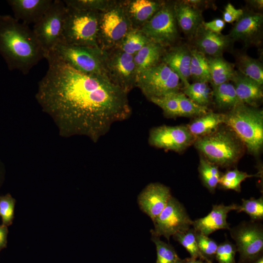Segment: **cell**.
Instances as JSON below:
<instances>
[{"mask_svg":"<svg viewBox=\"0 0 263 263\" xmlns=\"http://www.w3.org/2000/svg\"><path fill=\"white\" fill-rule=\"evenodd\" d=\"M66 7L61 42L100 48L98 43L100 12Z\"/></svg>","mask_w":263,"mask_h":263,"instance_id":"cell-5","label":"cell"},{"mask_svg":"<svg viewBox=\"0 0 263 263\" xmlns=\"http://www.w3.org/2000/svg\"><path fill=\"white\" fill-rule=\"evenodd\" d=\"M157 251L156 263H176L180 260L174 248L169 244L161 240L159 237L151 234Z\"/></svg>","mask_w":263,"mask_h":263,"instance_id":"cell-36","label":"cell"},{"mask_svg":"<svg viewBox=\"0 0 263 263\" xmlns=\"http://www.w3.org/2000/svg\"><path fill=\"white\" fill-rule=\"evenodd\" d=\"M244 10L236 8L231 3L225 6L223 14V20L225 22L231 23L236 21L243 15Z\"/></svg>","mask_w":263,"mask_h":263,"instance_id":"cell-43","label":"cell"},{"mask_svg":"<svg viewBox=\"0 0 263 263\" xmlns=\"http://www.w3.org/2000/svg\"><path fill=\"white\" fill-rule=\"evenodd\" d=\"M183 93L196 104L207 107L212 97V89L206 82H194L183 87Z\"/></svg>","mask_w":263,"mask_h":263,"instance_id":"cell-30","label":"cell"},{"mask_svg":"<svg viewBox=\"0 0 263 263\" xmlns=\"http://www.w3.org/2000/svg\"><path fill=\"white\" fill-rule=\"evenodd\" d=\"M164 1L133 0L124 1L133 28L140 29L159 10Z\"/></svg>","mask_w":263,"mask_h":263,"instance_id":"cell-23","label":"cell"},{"mask_svg":"<svg viewBox=\"0 0 263 263\" xmlns=\"http://www.w3.org/2000/svg\"><path fill=\"white\" fill-rule=\"evenodd\" d=\"M231 81L240 102L256 107L263 99V85L237 70Z\"/></svg>","mask_w":263,"mask_h":263,"instance_id":"cell-22","label":"cell"},{"mask_svg":"<svg viewBox=\"0 0 263 263\" xmlns=\"http://www.w3.org/2000/svg\"><path fill=\"white\" fill-rule=\"evenodd\" d=\"M150 40L166 47L179 38L173 2H164L159 10L139 29Z\"/></svg>","mask_w":263,"mask_h":263,"instance_id":"cell-10","label":"cell"},{"mask_svg":"<svg viewBox=\"0 0 263 263\" xmlns=\"http://www.w3.org/2000/svg\"><path fill=\"white\" fill-rule=\"evenodd\" d=\"M67 7L63 1L53 0L50 7L32 29L44 55V58L62 42Z\"/></svg>","mask_w":263,"mask_h":263,"instance_id":"cell-9","label":"cell"},{"mask_svg":"<svg viewBox=\"0 0 263 263\" xmlns=\"http://www.w3.org/2000/svg\"><path fill=\"white\" fill-rule=\"evenodd\" d=\"M0 55L10 70L26 75L44 58L33 30L10 15H0Z\"/></svg>","mask_w":263,"mask_h":263,"instance_id":"cell-2","label":"cell"},{"mask_svg":"<svg viewBox=\"0 0 263 263\" xmlns=\"http://www.w3.org/2000/svg\"><path fill=\"white\" fill-rule=\"evenodd\" d=\"M257 176L258 174H248L237 169L228 170L221 175L219 184L225 189H231L237 192L241 191L242 182L247 178Z\"/></svg>","mask_w":263,"mask_h":263,"instance_id":"cell-35","label":"cell"},{"mask_svg":"<svg viewBox=\"0 0 263 263\" xmlns=\"http://www.w3.org/2000/svg\"><path fill=\"white\" fill-rule=\"evenodd\" d=\"M195 140L186 126L162 125L154 127L149 132L148 142L152 147L180 152Z\"/></svg>","mask_w":263,"mask_h":263,"instance_id":"cell-14","label":"cell"},{"mask_svg":"<svg viewBox=\"0 0 263 263\" xmlns=\"http://www.w3.org/2000/svg\"><path fill=\"white\" fill-rule=\"evenodd\" d=\"M184 260V263H212L202 261L201 260H197V259H193L191 258H187Z\"/></svg>","mask_w":263,"mask_h":263,"instance_id":"cell-48","label":"cell"},{"mask_svg":"<svg viewBox=\"0 0 263 263\" xmlns=\"http://www.w3.org/2000/svg\"><path fill=\"white\" fill-rule=\"evenodd\" d=\"M182 85L178 75L161 61L139 73L136 83L149 100L179 92Z\"/></svg>","mask_w":263,"mask_h":263,"instance_id":"cell-8","label":"cell"},{"mask_svg":"<svg viewBox=\"0 0 263 263\" xmlns=\"http://www.w3.org/2000/svg\"><path fill=\"white\" fill-rule=\"evenodd\" d=\"M172 237L186 248L191 258L199 259L202 261L212 263L209 259L205 257L200 251L196 241V232L193 228H190L187 231L177 233Z\"/></svg>","mask_w":263,"mask_h":263,"instance_id":"cell-33","label":"cell"},{"mask_svg":"<svg viewBox=\"0 0 263 263\" xmlns=\"http://www.w3.org/2000/svg\"><path fill=\"white\" fill-rule=\"evenodd\" d=\"M48 69L35 97L63 137L83 135L96 142L112 125L131 115L128 93L107 75L87 74L49 55Z\"/></svg>","mask_w":263,"mask_h":263,"instance_id":"cell-1","label":"cell"},{"mask_svg":"<svg viewBox=\"0 0 263 263\" xmlns=\"http://www.w3.org/2000/svg\"><path fill=\"white\" fill-rule=\"evenodd\" d=\"M236 65L237 71L260 84H263V65L261 61L246 54H239L236 56Z\"/></svg>","mask_w":263,"mask_h":263,"instance_id":"cell-28","label":"cell"},{"mask_svg":"<svg viewBox=\"0 0 263 263\" xmlns=\"http://www.w3.org/2000/svg\"><path fill=\"white\" fill-rule=\"evenodd\" d=\"M247 2L254 8L261 10L263 7V0H248Z\"/></svg>","mask_w":263,"mask_h":263,"instance_id":"cell-47","label":"cell"},{"mask_svg":"<svg viewBox=\"0 0 263 263\" xmlns=\"http://www.w3.org/2000/svg\"><path fill=\"white\" fill-rule=\"evenodd\" d=\"M191 40L194 49L207 57H211L222 56L224 53L230 49L234 43L228 35L210 31L205 29L203 24Z\"/></svg>","mask_w":263,"mask_h":263,"instance_id":"cell-17","label":"cell"},{"mask_svg":"<svg viewBox=\"0 0 263 263\" xmlns=\"http://www.w3.org/2000/svg\"><path fill=\"white\" fill-rule=\"evenodd\" d=\"M224 113L208 112L198 116L187 127L191 134L196 138L216 130L219 125L224 123Z\"/></svg>","mask_w":263,"mask_h":263,"instance_id":"cell-25","label":"cell"},{"mask_svg":"<svg viewBox=\"0 0 263 263\" xmlns=\"http://www.w3.org/2000/svg\"><path fill=\"white\" fill-rule=\"evenodd\" d=\"M171 196L169 187L159 183H151L140 193L137 202L140 209L153 221L166 207Z\"/></svg>","mask_w":263,"mask_h":263,"instance_id":"cell-16","label":"cell"},{"mask_svg":"<svg viewBox=\"0 0 263 263\" xmlns=\"http://www.w3.org/2000/svg\"><path fill=\"white\" fill-rule=\"evenodd\" d=\"M249 263H263V257L261 256L256 260Z\"/></svg>","mask_w":263,"mask_h":263,"instance_id":"cell-49","label":"cell"},{"mask_svg":"<svg viewBox=\"0 0 263 263\" xmlns=\"http://www.w3.org/2000/svg\"><path fill=\"white\" fill-rule=\"evenodd\" d=\"M49 55L81 72L87 74L107 75L105 51L100 48L60 42Z\"/></svg>","mask_w":263,"mask_h":263,"instance_id":"cell-6","label":"cell"},{"mask_svg":"<svg viewBox=\"0 0 263 263\" xmlns=\"http://www.w3.org/2000/svg\"><path fill=\"white\" fill-rule=\"evenodd\" d=\"M152 222L154 229L150 230L151 234L164 236L168 241L171 236L189 229L193 223L184 206L172 196Z\"/></svg>","mask_w":263,"mask_h":263,"instance_id":"cell-11","label":"cell"},{"mask_svg":"<svg viewBox=\"0 0 263 263\" xmlns=\"http://www.w3.org/2000/svg\"><path fill=\"white\" fill-rule=\"evenodd\" d=\"M16 203V199L10 193L0 195V217L2 225L7 226L12 225Z\"/></svg>","mask_w":263,"mask_h":263,"instance_id":"cell-40","label":"cell"},{"mask_svg":"<svg viewBox=\"0 0 263 263\" xmlns=\"http://www.w3.org/2000/svg\"><path fill=\"white\" fill-rule=\"evenodd\" d=\"M207 57L212 86L232 80L236 73L233 64L226 61L222 56Z\"/></svg>","mask_w":263,"mask_h":263,"instance_id":"cell-26","label":"cell"},{"mask_svg":"<svg viewBox=\"0 0 263 263\" xmlns=\"http://www.w3.org/2000/svg\"><path fill=\"white\" fill-rule=\"evenodd\" d=\"M180 116H201L208 111L207 107L200 106L188 98L183 92L176 93Z\"/></svg>","mask_w":263,"mask_h":263,"instance_id":"cell-37","label":"cell"},{"mask_svg":"<svg viewBox=\"0 0 263 263\" xmlns=\"http://www.w3.org/2000/svg\"><path fill=\"white\" fill-rule=\"evenodd\" d=\"M204 27L212 32L221 33L225 25V21L220 19H216L212 20L203 22Z\"/></svg>","mask_w":263,"mask_h":263,"instance_id":"cell-44","label":"cell"},{"mask_svg":"<svg viewBox=\"0 0 263 263\" xmlns=\"http://www.w3.org/2000/svg\"><path fill=\"white\" fill-rule=\"evenodd\" d=\"M198 170L204 185L210 191H214L221 176L218 167L207 159L201 158Z\"/></svg>","mask_w":263,"mask_h":263,"instance_id":"cell-32","label":"cell"},{"mask_svg":"<svg viewBox=\"0 0 263 263\" xmlns=\"http://www.w3.org/2000/svg\"><path fill=\"white\" fill-rule=\"evenodd\" d=\"M263 25L262 13L244 11L228 35L233 42L241 41L246 45L258 44L261 41Z\"/></svg>","mask_w":263,"mask_h":263,"instance_id":"cell-15","label":"cell"},{"mask_svg":"<svg viewBox=\"0 0 263 263\" xmlns=\"http://www.w3.org/2000/svg\"><path fill=\"white\" fill-rule=\"evenodd\" d=\"M133 28L124 1H118L111 8L100 13L98 43L107 51L116 48L126 34Z\"/></svg>","mask_w":263,"mask_h":263,"instance_id":"cell-7","label":"cell"},{"mask_svg":"<svg viewBox=\"0 0 263 263\" xmlns=\"http://www.w3.org/2000/svg\"><path fill=\"white\" fill-rule=\"evenodd\" d=\"M229 230L240 254V263H249L261 257L263 250V230L261 225L243 223Z\"/></svg>","mask_w":263,"mask_h":263,"instance_id":"cell-12","label":"cell"},{"mask_svg":"<svg viewBox=\"0 0 263 263\" xmlns=\"http://www.w3.org/2000/svg\"><path fill=\"white\" fill-rule=\"evenodd\" d=\"M189 73L190 78L194 82H211L207 57L194 48L191 49Z\"/></svg>","mask_w":263,"mask_h":263,"instance_id":"cell-29","label":"cell"},{"mask_svg":"<svg viewBox=\"0 0 263 263\" xmlns=\"http://www.w3.org/2000/svg\"><path fill=\"white\" fill-rule=\"evenodd\" d=\"M212 87V97L218 108L231 110L243 104L238 99L232 83L227 82Z\"/></svg>","mask_w":263,"mask_h":263,"instance_id":"cell-27","label":"cell"},{"mask_svg":"<svg viewBox=\"0 0 263 263\" xmlns=\"http://www.w3.org/2000/svg\"><path fill=\"white\" fill-rule=\"evenodd\" d=\"M150 40L139 29L132 28L123 38L116 48L134 56Z\"/></svg>","mask_w":263,"mask_h":263,"instance_id":"cell-31","label":"cell"},{"mask_svg":"<svg viewBox=\"0 0 263 263\" xmlns=\"http://www.w3.org/2000/svg\"><path fill=\"white\" fill-rule=\"evenodd\" d=\"M176 93H171L161 97L152 98L150 100L160 107L167 117L173 118L180 116Z\"/></svg>","mask_w":263,"mask_h":263,"instance_id":"cell-38","label":"cell"},{"mask_svg":"<svg viewBox=\"0 0 263 263\" xmlns=\"http://www.w3.org/2000/svg\"><path fill=\"white\" fill-rule=\"evenodd\" d=\"M14 18L26 24H36L53 3L52 0H9Z\"/></svg>","mask_w":263,"mask_h":263,"instance_id":"cell-20","label":"cell"},{"mask_svg":"<svg viewBox=\"0 0 263 263\" xmlns=\"http://www.w3.org/2000/svg\"><path fill=\"white\" fill-rule=\"evenodd\" d=\"M166 47L150 40L134 56L137 74L161 61Z\"/></svg>","mask_w":263,"mask_h":263,"instance_id":"cell-24","label":"cell"},{"mask_svg":"<svg viewBox=\"0 0 263 263\" xmlns=\"http://www.w3.org/2000/svg\"><path fill=\"white\" fill-rule=\"evenodd\" d=\"M236 252L234 244L228 241H225L218 245L215 256L218 263H236Z\"/></svg>","mask_w":263,"mask_h":263,"instance_id":"cell-41","label":"cell"},{"mask_svg":"<svg viewBox=\"0 0 263 263\" xmlns=\"http://www.w3.org/2000/svg\"><path fill=\"white\" fill-rule=\"evenodd\" d=\"M224 124L248 150L252 154H258L263 146V110L241 104L224 113Z\"/></svg>","mask_w":263,"mask_h":263,"instance_id":"cell-3","label":"cell"},{"mask_svg":"<svg viewBox=\"0 0 263 263\" xmlns=\"http://www.w3.org/2000/svg\"><path fill=\"white\" fill-rule=\"evenodd\" d=\"M190 60L191 48L185 44L171 46L165 50L161 58V62L167 65L178 75L183 87L190 83Z\"/></svg>","mask_w":263,"mask_h":263,"instance_id":"cell-19","label":"cell"},{"mask_svg":"<svg viewBox=\"0 0 263 263\" xmlns=\"http://www.w3.org/2000/svg\"><path fill=\"white\" fill-rule=\"evenodd\" d=\"M239 208V205L235 204L213 205L207 216L193 221L192 228L196 233L207 236L218 230L229 229V224L226 220L227 214L232 210L237 211Z\"/></svg>","mask_w":263,"mask_h":263,"instance_id":"cell-18","label":"cell"},{"mask_svg":"<svg viewBox=\"0 0 263 263\" xmlns=\"http://www.w3.org/2000/svg\"><path fill=\"white\" fill-rule=\"evenodd\" d=\"M8 234V226L0 225V252L7 247Z\"/></svg>","mask_w":263,"mask_h":263,"instance_id":"cell-45","label":"cell"},{"mask_svg":"<svg viewBox=\"0 0 263 263\" xmlns=\"http://www.w3.org/2000/svg\"><path fill=\"white\" fill-rule=\"evenodd\" d=\"M176 263H184V260H179Z\"/></svg>","mask_w":263,"mask_h":263,"instance_id":"cell-50","label":"cell"},{"mask_svg":"<svg viewBox=\"0 0 263 263\" xmlns=\"http://www.w3.org/2000/svg\"><path fill=\"white\" fill-rule=\"evenodd\" d=\"M194 143L208 161L223 167L236 163L244 152V145L230 130L217 129L197 138Z\"/></svg>","mask_w":263,"mask_h":263,"instance_id":"cell-4","label":"cell"},{"mask_svg":"<svg viewBox=\"0 0 263 263\" xmlns=\"http://www.w3.org/2000/svg\"><path fill=\"white\" fill-rule=\"evenodd\" d=\"M5 168L4 165L0 159V188L2 187L5 177Z\"/></svg>","mask_w":263,"mask_h":263,"instance_id":"cell-46","label":"cell"},{"mask_svg":"<svg viewBox=\"0 0 263 263\" xmlns=\"http://www.w3.org/2000/svg\"><path fill=\"white\" fill-rule=\"evenodd\" d=\"M196 238L198 247L205 257L208 258L215 255L218 245L214 240L207 236L196 232Z\"/></svg>","mask_w":263,"mask_h":263,"instance_id":"cell-42","label":"cell"},{"mask_svg":"<svg viewBox=\"0 0 263 263\" xmlns=\"http://www.w3.org/2000/svg\"><path fill=\"white\" fill-rule=\"evenodd\" d=\"M63 1L69 7L100 13L109 9L117 2L111 0H67Z\"/></svg>","mask_w":263,"mask_h":263,"instance_id":"cell-34","label":"cell"},{"mask_svg":"<svg viewBox=\"0 0 263 263\" xmlns=\"http://www.w3.org/2000/svg\"><path fill=\"white\" fill-rule=\"evenodd\" d=\"M238 212H244L248 214L253 221L262 220L263 219V198L242 199V204L239 205Z\"/></svg>","mask_w":263,"mask_h":263,"instance_id":"cell-39","label":"cell"},{"mask_svg":"<svg viewBox=\"0 0 263 263\" xmlns=\"http://www.w3.org/2000/svg\"><path fill=\"white\" fill-rule=\"evenodd\" d=\"M105 65L110 79L125 91L128 93L136 86L137 74L133 55L118 48L110 53L105 51Z\"/></svg>","mask_w":263,"mask_h":263,"instance_id":"cell-13","label":"cell"},{"mask_svg":"<svg viewBox=\"0 0 263 263\" xmlns=\"http://www.w3.org/2000/svg\"><path fill=\"white\" fill-rule=\"evenodd\" d=\"M173 9L178 26L191 39L204 22L202 10L186 0L173 2Z\"/></svg>","mask_w":263,"mask_h":263,"instance_id":"cell-21","label":"cell"}]
</instances>
